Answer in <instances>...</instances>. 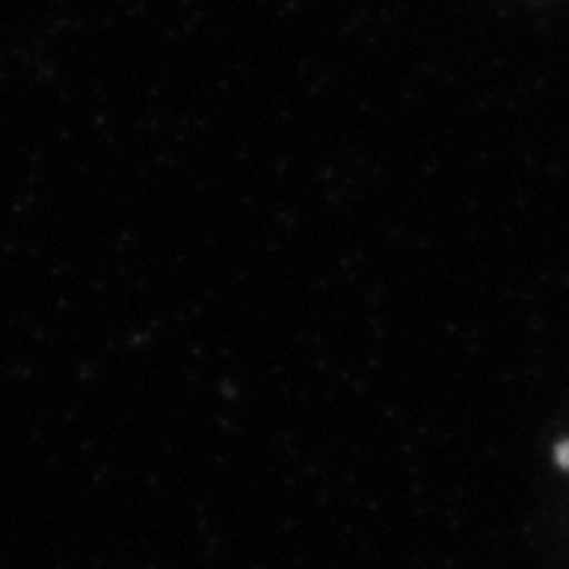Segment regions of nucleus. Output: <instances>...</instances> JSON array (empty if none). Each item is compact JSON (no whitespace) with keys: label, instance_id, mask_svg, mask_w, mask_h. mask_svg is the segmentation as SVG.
I'll return each instance as SVG.
<instances>
[{"label":"nucleus","instance_id":"f257e3e1","mask_svg":"<svg viewBox=\"0 0 569 569\" xmlns=\"http://www.w3.org/2000/svg\"><path fill=\"white\" fill-rule=\"evenodd\" d=\"M557 462H560V468H569V440L557 447Z\"/></svg>","mask_w":569,"mask_h":569}]
</instances>
